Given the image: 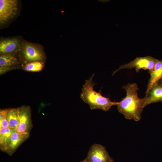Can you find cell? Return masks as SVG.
I'll list each match as a JSON object with an SVG mask.
<instances>
[{
  "label": "cell",
  "instance_id": "6da1fadb",
  "mask_svg": "<svg viewBox=\"0 0 162 162\" xmlns=\"http://www.w3.org/2000/svg\"><path fill=\"white\" fill-rule=\"evenodd\" d=\"M122 88L125 90L126 95L121 101L118 102L116 105L117 109L126 119L139 121L144 108L145 97L139 98L138 94L139 88L136 83H129L123 86Z\"/></svg>",
  "mask_w": 162,
  "mask_h": 162
},
{
  "label": "cell",
  "instance_id": "7a4b0ae2",
  "mask_svg": "<svg viewBox=\"0 0 162 162\" xmlns=\"http://www.w3.org/2000/svg\"><path fill=\"white\" fill-rule=\"evenodd\" d=\"M94 74L86 80L82 86L80 97L84 102L88 104L91 110L100 109L106 112L112 106L116 105L118 102H112L106 97L102 96L101 90L99 92L94 89L96 85L93 81Z\"/></svg>",
  "mask_w": 162,
  "mask_h": 162
},
{
  "label": "cell",
  "instance_id": "3957f363",
  "mask_svg": "<svg viewBox=\"0 0 162 162\" xmlns=\"http://www.w3.org/2000/svg\"><path fill=\"white\" fill-rule=\"evenodd\" d=\"M157 59L151 56L137 57L130 62L120 66L113 72L112 75L121 69L135 68L137 72L143 69L148 70L150 73L153 69Z\"/></svg>",
  "mask_w": 162,
  "mask_h": 162
},
{
  "label": "cell",
  "instance_id": "277c9868",
  "mask_svg": "<svg viewBox=\"0 0 162 162\" xmlns=\"http://www.w3.org/2000/svg\"><path fill=\"white\" fill-rule=\"evenodd\" d=\"M16 0H0V23L2 25L13 18L18 10Z\"/></svg>",
  "mask_w": 162,
  "mask_h": 162
},
{
  "label": "cell",
  "instance_id": "5b68a950",
  "mask_svg": "<svg viewBox=\"0 0 162 162\" xmlns=\"http://www.w3.org/2000/svg\"><path fill=\"white\" fill-rule=\"evenodd\" d=\"M86 158L91 162H110L113 161L106 147L98 144H94L91 146Z\"/></svg>",
  "mask_w": 162,
  "mask_h": 162
},
{
  "label": "cell",
  "instance_id": "8992f818",
  "mask_svg": "<svg viewBox=\"0 0 162 162\" xmlns=\"http://www.w3.org/2000/svg\"><path fill=\"white\" fill-rule=\"evenodd\" d=\"M19 123L15 130L20 133L27 137L30 129V117L29 110L27 107H22L19 108Z\"/></svg>",
  "mask_w": 162,
  "mask_h": 162
},
{
  "label": "cell",
  "instance_id": "52a82bcc",
  "mask_svg": "<svg viewBox=\"0 0 162 162\" xmlns=\"http://www.w3.org/2000/svg\"><path fill=\"white\" fill-rule=\"evenodd\" d=\"M22 52L25 59L29 61H40L44 58L43 53L39 47L29 43L23 45Z\"/></svg>",
  "mask_w": 162,
  "mask_h": 162
},
{
  "label": "cell",
  "instance_id": "ba28073f",
  "mask_svg": "<svg viewBox=\"0 0 162 162\" xmlns=\"http://www.w3.org/2000/svg\"><path fill=\"white\" fill-rule=\"evenodd\" d=\"M144 108L152 103L162 101V85L158 83L153 85L146 93Z\"/></svg>",
  "mask_w": 162,
  "mask_h": 162
},
{
  "label": "cell",
  "instance_id": "9c48e42d",
  "mask_svg": "<svg viewBox=\"0 0 162 162\" xmlns=\"http://www.w3.org/2000/svg\"><path fill=\"white\" fill-rule=\"evenodd\" d=\"M150 78L147 86L146 93L154 84L158 83L162 79V61L157 59L154 67L150 73Z\"/></svg>",
  "mask_w": 162,
  "mask_h": 162
},
{
  "label": "cell",
  "instance_id": "30bf717a",
  "mask_svg": "<svg viewBox=\"0 0 162 162\" xmlns=\"http://www.w3.org/2000/svg\"><path fill=\"white\" fill-rule=\"evenodd\" d=\"M20 47V42L16 38L2 40L0 42L1 54L11 53L16 52Z\"/></svg>",
  "mask_w": 162,
  "mask_h": 162
},
{
  "label": "cell",
  "instance_id": "8fae6325",
  "mask_svg": "<svg viewBox=\"0 0 162 162\" xmlns=\"http://www.w3.org/2000/svg\"><path fill=\"white\" fill-rule=\"evenodd\" d=\"M26 137L14 129L8 140L6 151H14Z\"/></svg>",
  "mask_w": 162,
  "mask_h": 162
},
{
  "label": "cell",
  "instance_id": "7c38bea8",
  "mask_svg": "<svg viewBox=\"0 0 162 162\" xmlns=\"http://www.w3.org/2000/svg\"><path fill=\"white\" fill-rule=\"evenodd\" d=\"M6 117L10 128L16 129L19 123V108L7 110Z\"/></svg>",
  "mask_w": 162,
  "mask_h": 162
},
{
  "label": "cell",
  "instance_id": "4fadbf2b",
  "mask_svg": "<svg viewBox=\"0 0 162 162\" xmlns=\"http://www.w3.org/2000/svg\"><path fill=\"white\" fill-rule=\"evenodd\" d=\"M18 63L17 58L11 53L1 54L0 56V68H8Z\"/></svg>",
  "mask_w": 162,
  "mask_h": 162
},
{
  "label": "cell",
  "instance_id": "5bb4252c",
  "mask_svg": "<svg viewBox=\"0 0 162 162\" xmlns=\"http://www.w3.org/2000/svg\"><path fill=\"white\" fill-rule=\"evenodd\" d=\"M14 130L10 128H0V146L4 151H6L8 140Z\"/></svg>",
  "mask_w": 162,
  "mask_h": 162
},
{
  "label": "cell",
  "instance_id": "9a60e30c",
  "mask_svg": "<svg viewBox=\"0 0 162 162\" xmlns=\"http://www.w3.org/2000/svg\"><path fill=\"white\" fill-rule=\"evenodd\" d=\"M44 66V63L42 62L34 61L26 64L24 67V69L28 71L38 72L43 69Z\"/></svg>",
  "mask_w": 162,
  "mask_h": 162
},
{
  "label": "cell",
  "instance_id": "2e32d148",
  "mask_svg": "<svg viewBox=\"0 0 162 162\" xmlns=\"http://www.w3.org/2000/svg\"><path fill=\"white\" fill-rule=\"evenodd\" d=\"M7 110H0V128H10L9 123L6 117Z\"/></svg>",
  "mask_w": 162,
  "mask_h": 162
},
{
  "label": "cell",
  "instance_id": "e0dca14e",
  "mask_svg": "<svg viewBox=\"0 0 162 162\" xmlns=\"http://www.w3.org/2000/svg\"><path fill=\"white\" fill-rule=\"evenodd\" d=\"M81 162H91L88 159L86 158L84 160H83Z\"/></svg>",
  "mask_w": 162,
  "mask_h": 162
},
{
  "label": "cell",
  "instance_id": "ac0fdd59",
  "mask_svg": "<svg viewBox=\"0 0 162 162\" xmlns=\"http://www.w3.org/2000/svg\"><path fill=\"white\" fill-rule=\"evenodd\" d=\"M114 162V161L113 160V161H111V162Z\"/></svg>",
  "mask_w": 162,
  "mask_h": 162
},
{
  "label": "cell",
  "instance_id": "d6986e66",
  "mask_svg": "<svg viewBox=\"0 0 162 162\" xmlns=\"http://www.w3.org/2000/svg\"><path fill=\"white\" fill-rule=\"evenodd\" d=\"M161 84L162 85V83H161Z\"/></svg>",
  "mask_w": 162,
  "mask_h": 162
}]
</instances>
